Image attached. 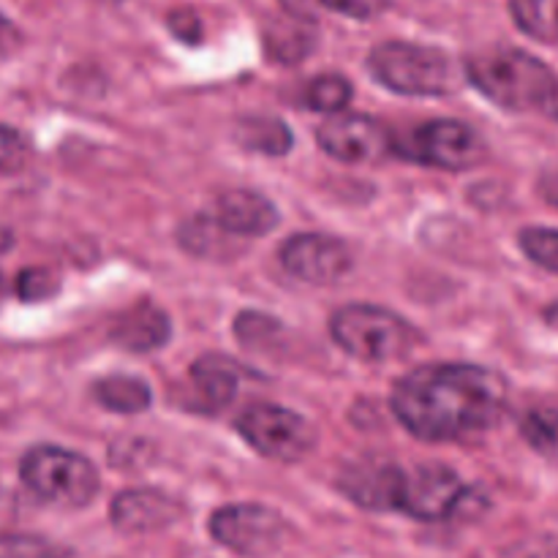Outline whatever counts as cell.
I'll return each mask as SVG.
<instances>
[{"label": "cell", "instance_id": "8992f818", "mask_svg": "<svg viewBox=\"0 0 558 558\" xmlns=\"http://www.w3.org/2000/svg\"><path fill=\"white\" fill-rule=\"evenodd\" d=\"M485 505L483 496L469 488L452 469L439 463L401 469L396 477V499L392 510L417 521H450L466 507Z\"/></svg>", "mask_w": 558, "mask_h": 558}, {"label": "cell", "instance_id": "30bf717a", "mask_svg": "<svg viewBox=\"0 0 558 558\" xmlns=\"http://www.w3.org/2000/svg\"><path fill=\"white\" fill-rule=\"evenodd\" d=\"M278 259L289 276L314 287L338 283L352 270V251L330 234H294L281 245Z\"/></svg>", "mask_w": 558, "mask_h": 558}, {"label": "cell", "instance_id": "d4e9b609", "mask_svg": "<svg viewBox=\"0 0 558 558\" xmlns=\"http://www.w3.org/2000/svg\"><path fill=\"white\" fill-rule=\"evenodd\" d=\"M60 289L58 276L52 270H44V267H27L16 276V294H20L25 303H36V300L52 298Z\"/></svg>", "mask_w": 558, "mask_h": 558}, {"label": "cell", "instance_id": "d6986e66", "mask_svg": "<svg viewBox=\"0 0 558 558\" xmlns=\"http://www.w3.org/2000/svg\"><path fill=\"white\" fill-rule=\"evenodd\" d=\"M515 25L537 41H558V0H510Z\"/></svg>", "mask_w": 558, "mask_h": 558}, {"label": "cell", "instance_id": "6da1fadb", "mask_svg": "<svg viewBox=\"0 0 558 558\" xmlns=\"http://www.w3.org/2000/svg\"><path fill=\"white\" fill-rule=\"evenodd\" d=\"M507 409V381L469 363L409 371L392 390V414L417 439L441 445L494 428Z\"/></svg>", "mask_w": 558, "mask_h": 558}, {"label": "cell", "instance_id": "ba28073f", "mask_svg": "<svg viewBox=\"0 0 558 558\" xmlns=\"http://www.w3.org/2000/svg\"><path fill=\"white\" fill-rule=\"evenodd\" d=\"M234 428L243 436L245 445L278 463L300 461L316 445V434L308 420L276 403L248 407L234 420Z\"/></svg>", "mask_w": 558, "mask_h": 558}, {"label": "cell", "instance_id": "44dd1931", "mask_svg": "<svg viewBox=\"0 0 558 558\" xmlns=\"http://www.w3.org/2000/svg\"><path fill=\"white\" fill-rule=\"evenodd\" d=\"M521 436L537 456L558 466V409H532L523 414Z\"/></svg>", "mask_w": 558, "mask_h": 558}, {"label": "cell", "instance_id": "cb8c5ba5", "mask_svg": "<svg viewBox=\"0 0 558 558\" xmlns=\"http://www.w3.org/2000/svg\"><path fill=\"white\" fill-rule=\"evenodd\" d=\"M518 243H521L523 254H526L534 265H539L543 270L556 272L558 276V229H523V232L518 234Z\"/></svg>", "mask_w": 558, "mask_h": 558}, {"label": "cell", "instance_id": "8fae6325", "mask_svg": "<svg viewBox=\"0 0 558 558\" xmlns=\"http://www.w3.org/2000/svg\"><path fill=\"white\" fill-rule=\"evenodd\" d=\"M316 142L327 156L343 163H376L392 153L385 125L365 114H341L316 131Z\"/></svg>", "mask_w": 558, "mask_h": 558}, {"label": "cell", "instance_id": "e0dca14e", "mask_svg": "<svg viewBox=\"0 0 558 558\" xmlns=\"http://www.w3.org/2000/svg\"><path fill=\"white\" fill-rule=\"evenodd\" d=\"M178 238L189 254L202 256V259H234L245 251V240L221 227L213 213H199V216L189 218L180 227Z\"/></svg>", "mask_w": 558, "mask_h": 558}, {"label": "cell", "instance_id": "5b68a950", "mask_svg": "<svg viewBox=\"0 0 558 558\" xmlns=\"http://www.w3.org/2000/svg\"><path fill=\"white\" fill-rule=\"evenodd\" d=\"M20 477L31 494L58 507L80 510L98 494V472L85 456L63 447H33L22 456Z\"/></svg>", "mask_w": 558, "mask_h": 558}, {"label": "cell", "instance_id": "9a60e30c", "mask_svg": "<svg viewBox=\"0 0 558 558\" xmlns=\"http://www.w3.org/2000/svg\"><path fill=\"white\" fill-rule=\"evenodd\" d=\"M396 463H376V461H360L341 472V490L360 505L363 510L387 512L392 510V499H396Z\"/></svg>", "mask_w": 558, "mask_h": 558}, {"label": "cell", "instance_id": "484cf974", "mask_svg": "<svg viewBox=\"0 0 558 558\" xmlns=\"http://www.w3.org/2000/svg\"><path fill=\"white\" fill-rule=\"evenodd\" d=\"M31 161V145L20 131L0 125V174H16Z\"/></svg>", "mask_w": 558, "mask_h": 558}, {"label": "cell", "instance_id": "5bb4252c", "mask_svg": "<svg viewBox=\"0 0 558 558\" xmlns=\"http://www.w3.org/2000/svg\"><path fill=\"white\" fill-rule=\"evenodd\" d=\"M112 341L129 352H156L172 336L169 316L150 300H140L125 308L112 325Z\"/></svg>", "mask_w": 558, "mask_h": 558}, {"label": "cell", "instance_id": "277c9868", "mask_svg": "<svg viewBox=\"0 0 558 558\" xmlns=\"http://www.w3.org/2000/svg\"><path fill=\"white\" fill-rule=\"evenodd\" d=\"M330 336L349 357L363 363H387L409 354L417 332L398 314L376 305H343L332 314Z\"/></svg>", "mask_w": 558, "mask_h": 558}, {"label": "cell", "instance_id": "d6a6232c", "mask_svg": "<svg viewBox=\"0 0 558 558\" xmlns=\"http://www.w3.org/2000/svg\"><path fill=\"white\" fill-rule=\"evenodd\" d=\"M0 300H3V278H0Z\"/></svg>", "mask_w": 558, "mask_h": 558}, {"label": "cell", "instance_id": "7a4b0ae2", "mask_svg": "<svg viewBox=\"0 0 558 558\" xmlns=\"http://www.w3.org/2000/svg\"><path fill=\"white\" fill-rule=\"evenodd\" d=\"M466 76L485 98L510 112H529L558 96V80L550 65L523 49L499 47L469 58Z\"/></svg>", "mask_w": 558, "mask_h": 558}, {"label": "cell", "instance_id": "52a82bcc", "mask_svg": "<svg viewBox=\"0 0 558 558\" xmlns=\"http://www.w3.org/2000/svg\"><path fill=\"white\" fill-rule=\"evenodd\" d=\"M392 150L401 153L409 161L447 169V172H466V169H474L488 156L483 136L463 120L450 118L420 123L407 136L392 142Z\"/></svg>", "mask_w": 558, "mask_h": 558}, {"label": "cell", "instance_id": "7c38bea8", "mask_svg": "<svg viewBox=\"0 0 558 558\" xmlns=\"http://www.w3.org/2000/svg\"><path fill=\"white\" fill-rule=\"evenodd\" d=\"M112 523L123 534H150L172 526L183 518V505L156 488H131L114 496Z\"/></svg>", "mask_w": 558, "mask_h": 558}, {"label": "cell", "instance_id": "1f68e13d", "mask_svg": "<svg viewBox=\"0 0 558 558\" xmlns=\"http://www.w3.org/2000/svg\"><path fill=\"white\" fill-rule=\"evenodd\" d=\"M554 104H556V107H554V114H556V118H558V96L554 98Z\"/></svg>", "mask_w": 558, "mask_h": 558}, {"label": "cell", "instance_id": "f1b7e54d", "mask_svg": "<svg viewBox=\"0 0 558 558\" xmlns=\"http://www.w3.org/2000/svg\"><path fill=\"white\" fill-rule=\"evenodd\" d=\"M169 31L174 33V36L180 38V41L185 44H199L202 38V22L199 16L194 14L191 9H178L169 14Z\"/></svg>", "mask_w": 558, "mask_h": 558}, {"label": "cell", "instance_id": "4316f807", "mask_svg": "<svg viewBox=\"0 0 558 558\" xmlns=\"http://www.w3.org/2000/svg\"><path fill=\"white\" fill-rule=\"evenodd\" d=\"M0 558H58L44 539L25 537V534H9L0 537Z\"/></svg>", "mask_w": 558, "mask_h": 558}, {"label": "cell", "instance_id": "7402d4cb", "mask_svg": "<svg viewBox=\"0 0 558 558\" xmlns=\"http://www.w3.org/2000/svg\"><path fill=\"white\" fill-rule=\"evenodd\" d=\"M292 20V25H276L272 31H267V49L278 63L287 65L300 63L314 49V33L305 31V20H298V16Z\"/></svg>", "mask_w": 558, "mask_h": 558}, {"label": "cell", "instance_id": "4dcf8cb0", "mask_svg": "<svg viewBox=\"0 0 558 558\" xmlns=\"http://www.w3.org/2000/svg\"><path fill=\"white\" fill-rule=\"evenodd\" d=\"M16 44H20V33H16V27L11 25V22L0 20V58L14 52Z\"/></svg>", "mask_w": 558, "mask_h": 558}, {"label": "cell", "instance_id": "9c48e42d", "mask_svg": "<svg viewBox=\"0 0 558 558\" xmlns=\"http://www.w3.org/2000/svg\"><path fill=\"white\" fill-rule=\"evenodd\" d=\"M210 537L229 554L243 558H267L283 548L289 523L281 512L265 505H227L207 521Z\"/></svg>", "mask_w": 558, "mask_h": 558}, {"label": "cell", "instance_id": "ac0fdd59", "mask_svg": "<svg viewBox=\"0 0 558 558\" xmlns=\"http://www.w3.org/2000/svg\"><path fill=\"white\" fill-rule=\"evenodd\" d=\"M93 398L109 412L140 414L150 407L153 392L150 385L136 376H107L93 385Z\"/></svg>", "mask_w": 558, "mask_h": 558}, {"label": "cell", "instance_id": "ffe728a7", "mask_svg": "<svg viewBox=\"0 0 558 558\" xmlns=\"http://www.w3.org/2000/svg\"><path fill=\"white\" fill-rule=\"evenodd\" d=\"M238 142L248 150L283 156L292 147V131L276 118H248L238 123Z\"/></svg>", "mask_w": 558, "mask_h": 558}, {"label": "cell", "instance_id": "2e32d148", "mask_svg": "<svg viewBox=\"0 0 558 558\" xmlns=\"http://www.w3.org/2000/svg\"><path fill=\"white\" fill-rule=\"evenodd\" d=\"M191 390H194V407L207 409V412H221L223 407L234 401L240 385L238 363L227 357H202L191 365Z\"/></svg>", "mask_w": 558, "mask_h": 558}, {"label": "cell", "instance_id": "83f0119b", "mask_svg": "<svg viewBox=\"0 0 558 558\" xmlns=\"http://www.w3.org/2000/svg\"><path fill=\"white\" fill-rule=\"evenodd\" d=\"M319 9L352 16V20H374L387 9V0H319Z\"/></svg>", "mask_w": 558, "mask_h": 558}, {"label": "cell", "instance_id": "3957f363", "mask_svg": "<svg viewBox=\"0 0 558 558\" xmlns=\"http://www.w3.org/2000/svg\"><path fill=\"white\" fill-rule=\"evenodd\" d=\"M368 71L379 85L401 96H450L461 87V71L441 49L387 41L368 54Z\"/></svg>", "mask_w": 558, "mask_h": 558}, {"label": "cell", "instance_id": "f546056e", "mask_svg": "<svg viewBox=\"0 0 558 558\" xmlns=\"http://www.w3.org/2000/svg\"><path fill=\"white\" fill-rule=\"evenodd\" d=\"M539 196H543L550 207H558V167L548 169V172L539 178Z\"/></svg>", "mask_w": 558, "mask_h": 558}, {"label": "cell", "instance_id": "603a6c76", "mask_svg": "<svg viewBox=\"0 0 558 558\" xmlns=\"http://www.w3.org/2000/svg\"><path fill=\"white\" fill-rule=\"evenodd\" d=\"M352 101V82L341 74H319L305 87V107L314 112L336 114Z\"/></svg>", "mask_w": 558, "mask_h": 558}, {"label": "cell", "instance_id": "4fadbf2b", "mask_svg": "<svg viewBox=\"0 0 558 558\" xmlns=\"http://www.w3.org/2000/svg\"><path fill=\"white\" fill-rule=\"evenodd\" d=\"M213 216L227 227L229 232L238 238H262V234L272 232L278 223V210L267 196L256 194V191L238 189L227 191L216 199V213Z\"/></svg>", "mask_w": 558, "mask_h": 558}]
</instances>
